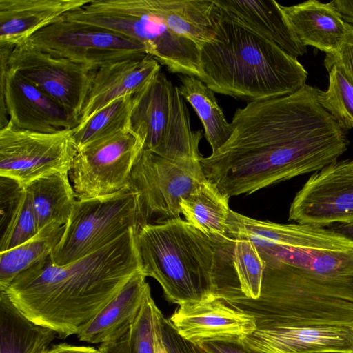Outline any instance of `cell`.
<instances>
[{
	"mask_svg": "<svg viewBox=\"0 0 353 353\" xmlns=\"http://www.w3.org/2000/svg\"><path fill=\"white\" fill-rule=\"evenodd\" d=\"M319 90L306 84L292 94L236 109L229 139L200 158L205 178L231 197L314 173L336 161L350 141L347 131L319 103Z\"/></svg>",
	"mask_w": 353,
	"mask_h": 353,
	"instance_id": "cell-1",
	"label": "cell"
},
{
	"mask_svg": "<svg viewBox=\"0 0 353 353\" xmlns=\"http://www.w3.org/2000/svg\"><path fill=\"white\" fill-rule=\"evenodd\" d=\"M138 231L64 265L50 255L18 275L4 290L33 322L61 339L77 335L141 271Z\"/></svg>",
	"mask_w": 353,
	"mask_h": 353,
	"instance_id": "cell-2",
	"label": "cell"
},
{
	"mask_svg": "<svg viewBox=\"0 0 353 353\" xmlns=\"http://www.w3.org/2000/svg\"><path fill=\"white\" fill-rule=\"evenodd\" d=\"M137 239L142 272L171 303H194L241 289L235 239L204 233L179 217L145 224Z\"/></svg>",
	"mask_w": 353,
	"mask_h": 353,
	"instance_id": "cell-3",
	"label": "cell"
},
{
	"mask_svg": "<svg viewBox=\"0 0 353 353\" xmlns=\"http://www.w3.org/2000/svg\"><path fill=\"white\" fill-rule=\"evenodd\" d=\"M214 25L213 37L200 48L199 77L214 92L252 102L290 95L306 85L307 72L297 59L218 7Z\"/></svg>",
	"mask_w": 353,
	"mask_h": 353,
	"instance_id": "cell-4",
	"label": "cell"
},
{
	"mask_svg": "<svg viewBox=\"0 0 353 353\" xmlns=\"http://www.w3.org/2000/svg\"><path fill=\"white\" fill-rule=\"evenodd\" d=\"M258 299L241 290L219 297L252 316L257 329L333 326L353 329V282L326 279L301 268L263 258Z\"/></svg>",
	"mask_w": 353,
	"mask_h": 353,
	"instance_id": "cell-5",
	"label": "cell"
},
{
	"mask_svg": "<svg viewBox=\"0 0 353 353\" xmlns=\"http://www.w3.org/2000/svg\"><path fill=\"white\" fill-rule=\"evenodd\" d=\"M63 17L131 38L142 43L148 54L170 72L200 77V48L172 31L151 0H91Z\"/></svg>",
	"mask_w": 353,
	"mask_h": 353,
	"instance_id": "cell-6",
	"label": "cell"
},
{
	"mask_svg": "<svg viewBox=\"0 0 353 353\" xmlns=\"http://www.w3.org/2000/svg\"><path fill=\"white\" fill-rule=\"evenodd\" d=\"M130 130L143 149L172 159H200L202 131L191 128L188 109L178 87L157 73L132 94Z\"/></svg>",
	"mask_w": 353,
	"mask_h": 353,
	"instance_id": "cell-7",
	"label": "cell"
},
{
	"mask_svg": "<svg viewBox=\"0 0 353 353\" xmlns=\"http://www.w3.org/2000/svg\"><path fill=\"white\" fill-rule=\"evenodd\" d=\"M148 223L139 194L130 185L108 195L77 199L51 260L68 264Z\"/></svg>",
	"mask_w": 353,
	"mask_h": 353,
	"instance_id": "cell-8",
	"label": "cell"
},
{
	"mask_svg": "<svg viewBox=\"0 0 353 353\" xmlns=\"http://www.w3.org/2000/svg\"><path fill=\"white\" fill-rule=\"evenodd\" d=\"M23 44L94 69L148 54L146 48L137 41L63 17L34 34Z\"/></svg>",
	"mask_w": 353,
	"mask_h": 353,
	"instance_id": "cell-9",
	"label": "cell"
},
{
	"mask_svg": "<svg viewBox=\"0 0 353 353\" xmlns=\"http://www.w3.org/2000/svg\"><path fill=\"white\" fill-rule=\"evenodd\" d=\"M77 149L71 130L45 133L10 122L0 128V175L24 188L41 178L69 172Z\"/></svg>",
	"mask_w": 353,
	"mask_h": 353,
	"instance_id": "cell-10",
	"label": "cell"
},
{
	"mask_svg": "<svg viewBox=\"0 0 353 353\" xmlns=\"http://www.w3.org/2000/svg\"><path fill=\"white\" fill-rule=\"evenodd\" d=\"M143 149L142 140L130 129L79 150L69 171L77 199L108 195L129 186Z\"/></svg>",
	"mask_w": 353,
	"mask_h": 353,
	"instance_id": "cell-11",
	"label": "cell"
},
{
	"mask_svg": "<svg viewBox=\"0 0 353 353\" xmlns=\"http://www.w3.org/2000/svg\"><path fill=\"white\" fill-rule=\"evenodd\" d=\"M205 179L200 159H172L143 149L129 185L139 194L148 221L153 215L181 217V201Z\"/></svg>",
	"mask_w": 353,
	"mask_h": 353,
	"instance_id": "cell-12",
	"label": "cell"
},
{
	"mask_svg": "<svg viewBox=\"0 0 353 353\" xmlns=\"http://www.w3.org/2000/svg\"><path fill=\"white\" fill-rule=\"evenodd\" d=\"M8 66L62 106L79 123L98 69L24 44L12 49Z\"/></svg>",
	"mask_w": 353,
	"mask_h": 353,
	"instance_id": "cell-13",
	"label": "cell"
},
{
	"mask_svg": "<svg viewBox=\"0 0 353 353\" xmlns=\"http://www.w3.org/2000/svg\"><path fill=\"white\" fill-rule=\"evenodd\" d=\"M288 220L321 227L353 223V159L312 173L292 200Z\"/></svg>",
	"mask_w": 353,
	"mask_h": 353,
	"instance_id": "cell-14",
	"label": "cell"
},
{
	"mask_svg": "<svg viewBox=\"0 0 353 353\" xmlns=\"http://www.w3.org/2000/svg\"><path fill=\"white\" fill-rule=\"evenodd\" d=\"M14 48L0 46V128L14 127L50 133L71 130L78 123L52 98L8 66Z\"/></svg>",
	"mask_w": 353,
	"mask_h": 353,
	"instance_id": "cell-15",
	"label": "cell"
},
{
	"mask_svg": "<svg viewBox=\"0 0 353 353\" xmlns=\"http://www.w3.org/2000/svg\"><path fill=\"white\" fill-rule=\"evenodd\" d=\"M185 340L199 345L212 341H241L256 330L254 317L218 296L179 305L168 319Z\"/></svg>",
	"mask_w": 353,
	"mask_h": 353,
	"instance_id": "cell-16",
	"label": "cell"
},
{
	"mask_svg": "<svg viewBox=\"0 0 353 353\" xmlns=\"http://www.w3.org/2000/svg\"><path fill=\"white\" fill-rule=\"evenodd\" d=\"M241 342L245 347L260 353H353V329L333 326L257 329Z\"/></svg>",
	"mask_w": 353,
	"mask_h": 353,
	"instance_id": "cell-17",
	"label": "cell"
},
{
	"mask_svg": "<svg viewBox=\"0 0 353 353\" xmlns=\"http://www.w3.org/2000/svg\"><path fill=\"white\" fill-rule=\"evenodd\" d=\"M91 0H0V46L15 48Z\"/></svg>",
	"mask_w": 353,
	"mask_h": 353,
	"instance_id": "cell-18",
	"label": "cell"
},
{
	"mask_svg": "<svg viewBox=\"0 0 353 353\" xmlns=\"http://www.w3.org/2000/svg\"><path fill=\"white\" fill-rule=\"evenodd\" d=\"M226 16L297 59L307 52L274 0H214Z\"/></svg>",
	"mask_w": 353,
	"mask_h": 353,
	"instance_id": "cell-19",
	"label": "cell"
},
{
	"mask_svg": "<svg viewBox=\"0 0 353 353\" xmlns=\"http://www.w3.org/2000/svg\"><path fill=\"white\" fill-rule=\"evenodd\" d=\"M160 63L150 54L98 69L79 123L84 121L113 101L134 94L160 72Z\"/></svg>",
	"mask_w": 353,
	"mask_h": 353,
	"instance_id": "cell-20",
	"label": "cell"
},
{
	"mask_svg": "<svg viewBox=\"0 0 353 353\" xmlns=\"http://www.w3.org/2000/svg\"><path fill=\"white\" fill-rule=\"evenodd\" d=\"M281 10L302 44L313 46L326 54L336 52L347 31L345 23L329 3L309 0L284 6Z\"/></svg>",
	"mask_w": 353,
	"mask_h": 353,
	"instance_id": "cell-21",
	"label": "cell"
},
{
	"mask_svg": "<svg viewBox=\"0 0 353 353\" xmlns=\"http://www.w3.org/2000/svg\"><path fill=\"white\" fill-rule=\"evenodd\" d=\"M146 276L139 272L77 335L80 341L103 343L123 333L137 316L151 290Z\"/></svg>",
	"mask_w": 353,
	"mask_h": 353,
	"instance_id": "cell-22",
	"label": "cell"
},
{
	"mask_svg": "<svg viewBox=\"0 0 353 353\" xmlns=\"http://www.w3.org/2000/svg\"><path fill=\"white\" fill-rule=\"evenodd\" d=\"M58 336L26 317L4 291L0 293V353H43Z\"/></svg>",
	"mask_w": 353,
	"mask_h": 353,
	"instance_id": "cell-23",
	"label": "cell"
},
{
	"mask_svg": "<svg viewBox=\"0 0 353 353\" xmlns=\"http://www.w3.org/2000/svg\"><path fill=\"white\" fill-rule=\"evenodd\" d=\"M161 19L175 33L199 48L214 36L217 6L210 0H151Z\"/></svg>",
	"mask_w": 353,
	"mask_h": 353,
	"instance_id": "cell-24",
	"label": "cell"
},
{
	"mask_svg": "<svg viewBox=\"0 0 353 353\" xmlns=\"http://www.w3.org/2000/svg\"><path fill=\"white\" fill-rule=\"evenodd\" d=\"M36 214L39 230L52 222L64 225L77 196L69 172H59L37 179L25 187Z\"/></svg>",
	"mask_w": 353,
	"mask_h": 353,
	"instance_id": "cell-25",
	"label": "cell"
},
{
	"mask_svg": "<svg viewBox=\"0 0 353 353\" xmlns=\"http://www.w3.org/2000/svg\"><path fill=\"white\" fill-rule=\"evenodd\" d=\"M229 199L205 179L181 201V214L188 223L204 233L228 236L225 221L230 210Z\"/></svg>",
	"mask_w": 353,
	"mask_h": 353,
	"instance_id": "cell-26",
	"label": "cell"
},
{
	"mask_svg": "<svg viewBox=\"0 0 353 353\" xmlns=\"http://www.w3.org/2000/svg\"><path fill=\"white\" fill-rule=\"evenodd\" d=\"M180 94L193 108L203 123L205 138L212 153L221 148L229 139L232 128L219 105L214 92L199 78L181 75Z\"/></svg>",
	"mask_w": 353,
	"mask_h": 353,
	"instance_id": "cell-27",
	"label": "cell"
},
{
	"mask_svg": "<svg viewBox=\"0 0 353 353\" xmlns=\"http://www.w3.org/2000/svg\"><path fill=\"white\" fill-rule=\"evenodd\" d=\"M63 225L52 222L31 239L1 252L0 291H4L21 273L50 255L63 232Z\"/></svg>",
	"mask_w": 353,
	"mask_h": 353,
	"instance_id": "cell-28",
	"label": "cell"
},
{
	"mask_svg": "<svg viewBox=\"0 0 353 353\" xmlns=\"http://www.w3.org/2000/svg\"><path fill=\"white\" fill-rule=\"evenodd\" d=\"M132 94L119 98L72 129L77 152L101 139L130 129Z\"/></svg>",
	"mask_w": 353,
	"mask_h": 353,
	"instance_id": "cell-29",
	"label": "cell"
},
{
	"mask_svg": "<svg viewBox=\"0 0 353 353\" xmlns=\"http://www.w3.org/2000/svg\"><path fill=\"white\" fill-rule=\"evenodd\" d=\"M150 290L133 322L120 335L100 344L101 353H154L153 307Z\"/></svg>",
	"mask_w": 353,
	"mask_h": 353,
	"instance_id": "cell-30",
	"label": "cell"
},
{
	"mask_svg": "<svg viewBox=\"0 0 353 353\" xmlns=\"http://www.w3.org/2000/svg\"><path fill=\"white\" fill-rule=\"evenodd\" d=\"M329 85L319 90L318 100L345 131L353 128V84L336 65L328 70Z\"/></svg>",
	"mask_w": 353,
	"mask_h": 353,
	"instance_id": "cell-31",
	"label": "cell"
},
{
	"mask_svg": "<svg viewBox=\"0 0 353 353\" xmlns=\"http://www.w3.org/2000/svg\"><path fill=\"white\" fill-rule=\"evenodd\" d=\"M234 264L242 293L256 299L261 294L264 262L255 245L248 239H236Z\"/></svg>",
	"mask_w": 353,
	"mask_h": 353,
	"instance_id": "cell-32",
	"label": "cell"
},
{
	"mask_svg": "<svg viewBox=\"0 0 353 353\" xmlns=\"http://www.w3.org/2000/svg\"><path fill=\"white\" fill-rule=\"evenodd\" d=\"M39 231L37 219L28 192L22 188L1 236L0 251L13 248L33 237Z\"/></svg>",
	"mask_w": 353,
	"mask_h": 353,
	"instance_id": "cell-33",
	"label": "cell"
},
{
	"mask_svg": "<svg viewBox=\"0 0 353 353\" xmlns=\"http://www.w3.org/2000/svg\"><path fill=\"white\" fill-rule=\"evenodd\" d=\"M324 64L328 70L337 65L353 84V26L347 24V31L338 50L326 54Z\"/></svg>",
	"mask_w": 353,
	"mask_h": 353,
	"instance_id": "cell-34",
	"label": "cell"
},
{
	"mask_svg": "<svg viewBox=\"0 0 353 353\" xmlns=\"http://www.w3.org/2000/svg\"><path fill=\"white\" fill-rule=\"evenodd\" d=\"M163 341L170 353H207L199 345L183 339L163 314L161 316Z\"/></svg>",
	"mask_w": 353,
	"mask_h": 353,
	"instance_id": "cell-35",
	"label": "cell"
},
{
	"mask_svg": "<svg viewBox=\"0 0 353 353\" xmlns=\"http://www.w3.org/2000/svg\"><path fill=\"white\" fill-rule=\"evenodd\" d=\"M198 345L207 353H260L245 347L241 341H212Z\"/></svg>",
	"mask_w": 353,
	"mask_h": 353,
	"instance_id": "cell-36",
	"label": "cell"
},
{
	"mask_svg": "<svg viewBox=\"0 0 353 353\" xmlns=\"http://www.w3.org/2000/svg\"><path fill=\"white\" fill-rule=\"evenodd\" d=\"M163 314L156 304L153 307V341L154 353H170L165 345L161 331V316Z\"/></svg>",
	"mask_w": 353,
	"mask_h": 353,
	"instance_id": "cell-37",
	"label": "cell"
},
{
	"mask_svg": "<svg viewBox=\"0 0 353 353\" xmlns=\"http://www.w3.org/2000/svg\"><path fill=\"white\" fill-rule=\"evenodd\" d=\"M330 3L345 23L353 26V0H334Z\"/></svg>",
	"mask_w": 353,
	"mask_h": 353,
	"instance_id": "cell-38",
	"label": "cell"
},
{
	"mask_svg": "<svg viewBox=\"0 0 353 353\" xmlns=\"http://www.w3.org/2000/svg\"><path fill=\"white\" fill-rule=\"evenodd\" d=\"M54 353H101L99 348L89 346H77L68 343L53 345Z\"/></svg>",
	"mask_w": 353,
	"mask_h": 353,
	"instance_id": "cell-39",
	"label": "cell"
},
{
	"mask_svg": "<svg viewBox=\"0 0 353 353\" xmlns=\"http://www.w3.org/2000/svg\"><path fill=\"white\" fill-rule=\"evenodd\" d=\"M327 228L353 243V223L333 224Z\"/></svg>",
	"mask_w": 353,
	"mask_h": 353,
	"instance_id": "cell-40",
	"label": "cell"
},
{
	"mask_svg": "<svg viewBox=\"0 0 353 353\" xmlns=\"http://www.w3.org/2000/svg\"><path fill=\"white\" fill-rule=\"evenodd\" d=\"M305 353H349V352L327 351V352H305Z\"/></svg>",
	"mask_w": 353,
	"mask_h": 353,
	"instance_id": "cell-41",
	"label": "cell"
},
{
	"mask_svg": "<svg viewBox=\"0 0 353 353\" xmlns=\"http://www.w3.org/2000/svg\"><path fill=\"white\" fill-rule=\"evenodd\" d=\"M43 353H54V349L53 347V345L50 347L49 349H48L46 351L43 352Z\"/></svg>",
	"mask_w": 353,
	"mask_h": 353,
	"instance_id": "cell-42",
	"label": "cell"
}]
</instances>
